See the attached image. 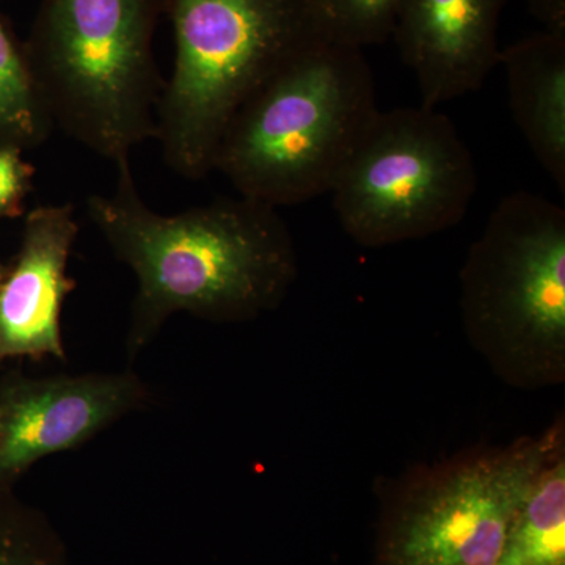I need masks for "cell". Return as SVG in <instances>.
Returning a JSON list of instances; mask_svg holds the SVG:
<instances>
[{"mask_svg": "<svg viewBox=\"0 0 565 565\" xmlns=\"http://www.w3.org/2000/svg\"><path fill=\"white\" fill-rule=\"evenodd\" d=\"M117 172L114 192L88 196L87 215L139 280L137 343L178 311L248 321L288 296L299 259L277 207L239 195L163 215L141 199L131 161Z\"/></svg>", "mask_w": 565, "mask_h": 565, "instance_id": "1", "label": "cell"}, {"mask_svg": "<svg viewBox=\"0 0 565 565\" xmlns=\"http://www.w3.org/2000/svg\"><path fill=\"white\" fill-rule=\"evenodd\" d=\"M379 110L363 50L311 36L234 111L214 170L277 210L310 202L332 191Z\"/></svg>", "mask_w": 565, "mask_h": 565, "instance_id": "2", "label": "cell"}, {"mask_svg": "<svg viewBox=\"0 0 565 565\" xmlns=\"http://www.w3.org/2000/svg\"><path fill=\"white\" fill-rule=\"evenodd\" d=\"M163 9L166 0H44L24 50L52 128L115 166L156 139Z\"/></svg>", "mask_w": 565, "mask_h": 565, "instance_id": "3", "label": "cell"}, {"mask_svg": "<svg viewBox=\"0 0 565 565\" xmlns=\"http://www.w3.org/2000/svg\"><path fill=\"white\" fill-rule=\"evenodd\" d=\"M468 343L505 385L565 382V211L541 195L504 196L460 270Z\"/></svg>", "mask_w": 565, "mask_h": 565, "instance_id": "4", "label": "cell"}, {"mask_svg": "<svg viewBox=\"0 0 565 565\" xmlns=\"http://www.w3.org/2000/svg\"><path fill=\"white\" fill-rule=\"evenodd\" d=\"M163 11L173 25L174 63L156 139L174 173L200 180L214 170L234 111L318 35L303 0H166Z\"/></svg>", "mask_w": 565, "mask_h": 565, "instance_id": "5", "label": "cell"}, {"mask_svg": "<svg viewBox=\"0 0 565 565\" xmlns=\"http://www.w3.org/2000/svg\"><path fill=\"white\" fill-rule=\"evenodd\" d=\"M564 440L561 414L541 434L473 446L382 482L371 565H497L512 516Z\"/></svg>", "mask_w": 565, "mask_h": 565, "instance_id": "6", "label": "cell"}, {"mask_svg": "<svg viewBox=\"0 0 565 565\" xmlns=\"http://www.w3.org/2000/svg\"><path fill=\"white\" fill-rule=\"evenodd\" d=\"M476 188L473 154L455 122L418 106L379 110L330 193L344 232L377 248L452 228Z\"/></svg>", "mask_w": 565, "mask_h": 565, "instance_id": "7", "label": "cell"}, {"mask_svg": "<svg viewBox=\"0 0 565 565\" xmlns=\"http://www.w3.org/2000/svg\"><path fill=\"white\" fill-rule=\"evenodd\" d=\"M508 0H401L392 36L414 71L422 104L462 98L500 63L498 25Z\"/></svg>", "mask_w": 565, "mask_h": 565, "instance_id": "8", "label": "cell"}, {"mask_svg": "<svg viewBox=\"0 0 565 565\" xmlns=\"http://www.w3.org/2000/svg\"><path fill=\"white\" fill-rule=\"evenodd\" d=\"M25 225L17 266L0 282V356H63L62 303L74 288L66 267L79 225L73 204L39 207Z\"/></svg>", "mask_w": 565, "mask_h": 565, "instance_id": "9", "label": "cell"}, {"mask_svg": "<svg viewBox=\"0 0 565 565\" xmlns=\"http://www.w3.org/2000/svg\"><path fill=\"white\" fill-rule=\"evenodd\" d=\"M128 379H55L22 386L0 408V471L73 448L128 407Z\"/></svg>", "mask_w": 565, "mask_h": 565, "instance_id": "10", "label": "cell"}, {"mask_svg": "<svg viewBox=\"0 0 565 565\" xmlns=\"http://www.w3.org/2000/svg\"><path fill=\"white\" fill-rule=\"evenodd\" d=\"M512 117L542 169L565 191V28L501 51Z\"/></svg>", "mask_w": 565, "mask_h": 565, "instance_id": "11", "label": "cell"}, {"mask_svg": "<svg viewBox=\"0 0 565 565\" xmlns=\"http://www.w3.org/2000/svg\"><path fill=\"white\" fill-rule=\"evenodd\" d=\"M497 565H565V440L512 516Z\"/></svg>", "mask_w": 565, "mask_h": 565, "instance_id": "12", "label": "cell"}, {"mask_svg": "<svg viewBox=\"0 0 565 565\" xmlns=\"http://www.w3.org/2000/svg\"><path fill=\"white\" fill-rule=\"evenodd\" d=\"M52 125L33 84L24 50L0 22V137L10 147L36 145Z\"/></svg>", "mask_w": 565, "mask_h": 565, "instance_id": "13", "label": "cell"}, {"mask_svg": "<svg viewBox=\"0 0 565 565\" xmlns=\"http://www.w3.org/2000/svg\"><path fill=\"white\" fill-rule=\"evenodd\" d=\"M319 39L360 47L392 36L401 0H303Z\"/></svg>", "mask_w": 565, "mask_h": 565, "instance_id": "14", "label": "cell"}, {"mask_svg": "<svg viewBox=\"0 0 565 565\" xmlns=\"http://www.w3.org/2000/svg\"><path fill=\"white\" fill-rule=\"evenodd\" d=\"M0 565H68L43 527L0 520Z\"/></svg>", "mask_w": 565, "mask_h": 565, "instance_id": "15", "label": "cell"}, {"mask_svg": "<svg viewBox=\"0 0 565 565\" xmlns=\"http://www.w3.org/2000/svg\"><path fill=\"white\" fill-rule=\"evenodd\" d=\"M31 177L32 169L22 161L18 148L0 147V215L18 206Z\"/></svg>", "mask_w": 565, "mask_h": 565, "instance_id": "16", "label": "cell"}, {"mask_svg": "<svg viewBox=\"0 0 565 565\" xmlns=\"http://www.w3.org/2000/svg\"><path fill=\"white\" fill-rule=\"evenodd\" d=\"M530 9L546 29L565 28V0H527Z\"/></svg>", "mask_w": 565, "mask_h": 565, "instance_id": "17", "label": "cell"}]
</instances>
